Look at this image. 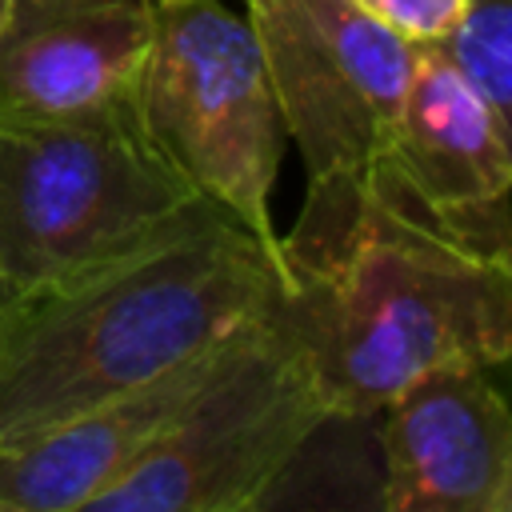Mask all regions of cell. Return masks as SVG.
<instances>
[{
    "label": "cell",
    "mask_w": 512,
    "mask_h": 512,
    "mask_svg": "<svg viewBox=\"0 0 512 512\" xmlns=\"http://www.w3.org/2000/svg\"><path fill=\"white\" fill-rule=\"evenodd\" d=\"M280 308L332 420H368L436 368H500L512 352V264L432 224L376 160L308 180L276 236Z\"/></svg>",
    "instance_id": "obj_1"
},
{
    "label": "cell",
    "mask_w": 512,
    "mask_h": 512,
    "mask_svg": "<svg viewBox=\"0 0 512 512\" xmlns=\"http://www.w3.org/2000/svg\"><path fill=\"white\" fill-rule=\"evenodd\" d=\"M280 292L276 244L200 200L144 244L0 304V448L112 404Z\"/></svg>",
    "instance_id": "obj_2"
},
{
    "label": "cell",
    "mask_w": 512,
    "mask_h": 512,
    "mask_svg": "<svg viewBox=\"0 0 512 512\" xmlns=\"http://www.w3.org/2000/svg\"><path fill=\"white\" fill-rule=\"evenodd\" d=\"M196 204L144 136L132 100L72 116H0L4 300L144 244Z\"/></svg>",
    "instance_id": "obj_3"
},
{
    "label": "cell",
    "mask_w": 512,
    "mask_h": 512,
    "mask_svg": "<svg viewBox=\"0 0 512 512\" xmlns=\"http://www.w3.org/2000/svg\"><path fill=\"white\" fill-rule=\"evenodd\" d=\"M280 292L236 324L156 444L88 512H248L328 424Z\"/></svg>",
    "instance_id": "obj_4"
},
{
    "label": "cell",
    "mask_w": 512,
    "mask_h": 512,
    "mask_svg": "<svg viewBox=\"0 0 512 512\" xmlns=\"http://www.w3.org/2000/svg\"><path fill=\"white\" fill-rule=\"evenodd\" d=\"M132 104L200 200L276 244L268 204L288 132L248 16L224 0H156Z\"/></svg>",
    "instance_id": "obj_5"
},
{
    "label": "cell",
    "mask_w": 512,
    "mask_h": 512,
    "mask_svg": "<svg viewBox=\"0 0 512 512\" xmlns=\"http://www.w3.org/2000/svg\"><path fill=\"white\" fill-rule=\"evenodd\" d=\"M244 16L308 180L376 168L420 48L352 0H244Z\"/></svg>",
    "instance_id": "obj_6"
},
{
    "label": "cell",
    "mask_w": 512,
    "mask_h": 512,
    "mask_svg": "<svg viewBox=\"0 0 512 512\" xmlns=\"http://www.w3.org/2000/svg\"><path fill=\"white\" fill-rule=\"evenodd\" d=\"M380 164L432 224L472 252L512 264V124L432 48H420Z\"/></svg>",
    "instance_id": "obj_7"
},
{
    "label": "cell",
    "mask_w": 512,
    "mask_h": 512,
    "mask_svg": "<svg viewBox=\"0 0 512 512\" xmlns=\"http://www.w3.org/2000/svg\"><path fill=\"white\" fill-rule=\"evenodd\" d=\"M376 416L380 508L512 512V412L488 368H436Z\"/></svg>",
    "instance_id": "obj_8"
},
{
    "label": "cell",
    "mask_w": 512,
    "mask_h": 512,
    "mask_svg": "<svg viewBox=\"0 0 512 512\" xmlns=\"http://www.w3.org/2000/svg\"><path fill=\"white\" fill-rule=\"evenodd\" d=\"M156 0H4L0 116H72L132 100Z\"/></svg>",
    "instance_id": "obj_9"
},
{
    "label": "cell",
    "mask_w": 512,
    "mask_h": 512,
    "mask_svg": "<svg viewBox=\"0 0 512 512\" xmlns=\"http://www.w3.org/2000/svg\"><path fill=\"white\" fill-rule=\"evenodd\" d=\"M220 340L144 388L0 448V512H88L172 424Z\"/></svg>",
    "instance_id": "obj_10"
},
{
    "label": "cell",
    "mask_w": 512,
    "mask_h": 512,
    "mask_svg": "<svg viewBox=\"0 0 512 512\" xmlns=\"http://www.w3.org/2000/svg\"><path fill=\"white\" fill-rule=\"evenodd\" d=\"M432 48L504 124H512V0H468Z\"/></svg>",
    "instance_id": "obj_11"
},
{
    "label": "cell",
    "mask_w": 512,
    "mask_h": 512,
    "mask_svg": "<svg viewBox=\"0 0 512 512\" xmlns=\"http://www.w3.org/2000/svg\"><path fill=\"white\" fill-rule=\"evenodd\" d=\"M352 4L416 48L436 44L468 8V0H352Z\"/></svg>",
    "instance_id": "obj_12"
},
{
    "label": "cell",
    "mask_w": 512,
    "mask_h": 512,
    "mask_svg": "<svg viewBox=\"0 0 512 512\" xmlns=\"http://www.w3.org/2000/svg\"><path fill=\"white\" fill-rule=\"evenodd\" d=\"M0 304H4V292H0Z\"/></svg>",
    "instance_id": "obj_13"
},
{
    "label": "cell",
    "mask_w": 512,
    "mask_h": 512,
    "mask_svg": "<svg viewBox=\"0 0 512 512\" xmlns=\"http://www.w3.org/2000/svg\"><path fill=\"white\" fill-rule=\"evenodd\" d=\"M0 12H4V0H0Z\"/></svg>",
    "instance_id": "obj_14"
}]
</instances>
